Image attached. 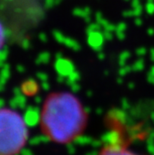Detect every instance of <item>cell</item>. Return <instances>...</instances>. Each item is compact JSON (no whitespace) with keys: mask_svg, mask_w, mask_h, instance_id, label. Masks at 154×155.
I'll return each instance as SVG.
<instances>
[{"mask_svg":"<svg viewBox=\"0 0 154 155\" xmlns=\"http://www.w3.org/2000/svg\"><path fill=\"white\" fill-rule=\"evenodd\" d=\"M88 115L82 103L69 92H55L45 99L40 111V130L55 144H70L86 129Z\"/></svg>","mask_w":154,"mask_h":155,"instance_id":"1","label":"cell"},{"mask_svg":"<svg viewBox=\"0 0 154 155\" xmlns=\"http://www.w3.org/2000/svg\"><path fill=\"white\" fill-rule=\"evenodd\" d=\"M29 131L19 112L0 108V155H18L27 144Z\"/></svg>","mask_w":154,"mask_h":155,"instance_id":"2","label":"cell"},{"mask_svg":"<svg viewBox=\"0 0 154 155\" xmlns=\"http://www.w3.org/2000/svg\"><path fill=\"white\" fill-rule=\"evenodd\" d=\"M4 42H5V30H4V27H3L2 23L0 22V49L3 47Z\"/></svg>","mask_w":154,"mask_h":155,"instance_id":"4","label":"cell"},{"mask_svg":"<svg viewBox=\"0 0 154 155\" xmlns=\"http://www.w3.org/2000/svg\"><path fill=\"white\" fill-rule=\"evenodd\" d=\"M97 155H142L130 149L119 138H110L98 151Z\"/></svg>","mask_w":154,"mask_h":155,"instance_id":"3","label":"cell"}]
</instances>
